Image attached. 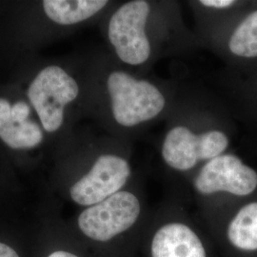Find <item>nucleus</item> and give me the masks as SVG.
Wrapping results in <instances>:
<instances>
[{"label": "nucleus", "instance_id": "1", "mask_svg": "<svg viewBox=\"0 0 257 257\" xmlns=\"http://www.w3.org/2000/svg\"><path fill=\"white\" fill-rule=\"evenodd\" d=\"M19 90L49 141L64 127L67 109L79 95L75 78L63 66L55 63L38 66Z\"/></svg>", "mask_w": 257, "mask_h": 257}, {"label": "nucleus", "instance_id": "2", "mask_svg": "<svg viewBox=\"0 0 257 257\" xmlns=\"http://www.w3.org/2000/svg\"><path fill=\"white\" fill-rule=\"evenodd\" d=\"M106 84L113 119L121 126L133 127L153 119L165 107V98L155 85L125 72L110 73Z\"/></svg>", "mask_w": 257, "mask_h": 257}, {"label": "nucleus", "instance_id": "3", "mask_svg": "<svg viewBox=\"0 0 257 257\" xmlns=\"http://www.w3.org/2000/svg\"><path fill=\"white\" fill-rule=\"evenodd\" d=\"M44 131L34 110L19 89L0 92V143L17 153H31L44 149Z\"/></svg>", "mask_w": 257, "mask_h": 257}, {"label": "nucleus", "instance_id": "4", "mask_svg": "<svg viewBox=\"0 0 257 257\" xmlns=\"http://www.w3.org/2000/svg\"><path fill=\"white\" fill-rule=\"evenodd\" d=\"M150 12L147 1L136 0L123 4L110 17L108 37L124 63L142 64L151 55V44L145 32Z\"/></svg>", "mask_w": 257, "mask_h": 257}, {"label": "nucleus", "instance_id": "5", "mask_svg": "<svg viewBox=\"0 0 257 257\" xmlns=\"http://www.w3.org/2000/svg\"><path fill=\"white\" fill-rule=\"evenodd\" d=\"M140 204L133 193L120 191L80 213L78 226L96 241H108L130 229L138 220Z\"/></svg>", "mask_w": 257, "mask_h": 257}, {"label": "nucleus", "instance_id": "6", "mask_svg": "<svg viewBox=\"0 0 257 257\" xmlns=\"http://www.w3.org/2000/svg\"><path fill=\"white\" fill-rule=\"evenodd\" d=\"M228 145V138L219 131L195 136L189 128L178 126L167 134L162 156L170 167L178 171H187L200 160L221 156Z\"/></svg>", "mask_w": 257, "mask_h": 257}, {"label": "nucleus", "instance_id": "7", "mask_svg": "<svg viewBox=\"0 0 257 257\" xmlns=\"http://www.w3.org/2000/svg\"><path fill=\"white\" fill-rule=\"evenodd\" d=\"M130 175V165L125 159L113 155H102L89 173L71 187L70 196L76 204L91 207L120 192Z\"/></svg>", "mask_w": 257, "mask_h": 257}, {"label": "nucleus", "instance_id": "8", "mask_svg": "<svg viewBox=\"0 0 257 257\" xmlns=\"http://www.w3.org/2000/svg\"><path fill=\"white\" fill-rule=\"evenodd\" d=\"M194 186L203 194L227 192L243 196L256 189L257 174L237 156L224 155L212 158L203 167Z\"/></svg>", "mask_w": 257, "mask_h": 257}, {"label": "nucleus", "instance_id": "9", "mask_svg": "<svg viewBox=\"0 0 257 257\" xmlns=\"http://www.w3.org/2000/svg\"><path fill=\"white\" fill-rule=\"evenodd\" d=\"M153 257H206L198 236L188 226L180 223L165 225L152 243Z\"/></svg>", "mask_w": 257, "mask_h": 257}, {"label": "nucleus", "instance_id": "10", "mask_svg": "<svg viewBox=\"0 0 257 257\" xmlns=\"http://www.w3.org/2000/svg\"><path fill=\"white\" fill-rule=\"evenodd\" d=\"M108 3L106 0H44L39 3V7L49 23L68 27L94 17Z\"/></svg>", "mask_w": 257, "mask_h": 257}, {"label": "nucleus", "instance_id": "11", "mask_svg": "<svg viewBox=\"0 0 257 257\" xmlns=\"http://www.w3.org/2000/svg\"><path fill=\"white\" fill-rule=\"evenodd\" d=\"M230 243L243 250L257 249V202L244 206L228 229Z\"/></svg>", "mask_w": 257, "mask_h": 257}, {"label": "nucleus", "instance_id": "12", "mask_svg": "<svg viewBox=\"0 0 257 257\" xmlns=\"http://www.w3.org/2000/svg\"><path fill=\"white\" fill-rule=\"evenodd\" d=\"M230 51L242 57L257 56V11L249 14L235 29L229 41Z\"/></svg>", "mask_w": 257, "mask_h": 257}, {"label": "nucleus", "instance_id": "13", "mask_svg": "<svg viewBox=\"0 0 257 257\" xmlns=\"http://www.w3.org/2000/svg\"><path fill=\"white\" fill-rule=\"evenodd\" d=\"M235 2L231 0H201L200 4L207 7L216 8V9H223L228 8L231 5H233Z\"/></svg>", "mask_w": 257, "mask_h": 257}, {"label": "nucleus", "instance_id": "14", "mask_svg": "<svg viewBox=\"0 0 257 257\" xmlns=\"http://www.w3.org/2000/svg\"><path fill=\"white\" fill-rule=\"evenodd\" d=\"M0 257H19L14 248L7 246L6 244L0 243Z\"/></svg>", "mask_w": 257, "mask_h": 257}, {"label": "nucleus", "instance_id": "15", "mask_svg": "<svg viewBox=\"0 0 257 257\" xmlns=\"http://www.w3.org/2000/svg\"><path fill=\"white\" fill-rule=\"evenodd\" d=\"M48 257H78L74 255L73 253H70L68 251H64V250H58V251H55L52 254H50Z\"/></svg>", "mask_w": 257, "mask_h": 257}]
</instances>
